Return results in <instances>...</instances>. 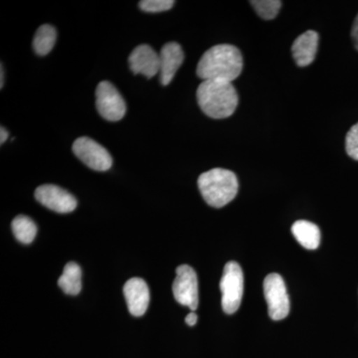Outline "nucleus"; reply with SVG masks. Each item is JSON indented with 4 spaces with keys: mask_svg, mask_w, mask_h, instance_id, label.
Returning a JSON list of instances; mask_svg holds the SVG:
<instances>
[{
    "mask_svg": "<svg viewBox=\"0 0 358 358\" xmlns=\"http://www.w3.org/2000/svg\"><path fill=\"white\" fill-rule=\"evenodd\" d=\"M243 70V56L237 47L220 44L205 52L197 65V76L203 81L216 80L232 83Z\"/></svg>",
    "mask_w": 358,
    "mask_h": 358,
    "instance_id": "f257e3e1",
    "label": "nucleus"
},
{
    "mask_svg": "<svg viewBox=\"0 0 358 358\" xmlns=\"http://www.w3.org/2000/svg\"><path fill=\"white\" fill-rule=\"evenodd\" d=\"M197 103L205 115L212 119H226L237 109L238 94L232 83L207 80L199 85Z\"/></svg>",
    "mask_w": 358,
    "mask_h": 358,
    "instance_id": "f03ea898",
    "label": "nucleus"
},
{
    "mask_svg": "<svg viewBox=\"0 0 358 358\" xmlns=\"http://www.w3.org/2000/svg\"><path fill=\"white\" fill-rule=\"evenodd\" d=\"M199 188L206 203L221 208L236 197L238 179L228 169H214L199 176Z\"/></svg>",
    "mask_w": 358,
    "mask_h": 358,
    "instance_id": "7ed1b4c3",
    "label": "nucleus"
},
{
    "mask_svg": "<svg viewBox=\"0 0 358 358\" xmlns=\"http://www.w3.org/2000/svg\"><path fill=\"white\" fill-rule=\"evenodd\" d=\"M220 289L224 313L233 315L239 310L244 293V275L239 264L234 261L226 264L221 278Z\"/></svg>",
    "mask_w": 358,
    "mask_h": 358,
    "instance_id": "20e7f679",
    "label": "nucleus"
},
{
    "mask_svg": "<svg viewBox=\"0 0 358 358\" xmlns=\"http://www.w3.org/2000/svg\"><path fill=\"white\" fill-rule=\"evenodd\" d=\"M264 294L268 305V315L273 320L288 317L291 303L286 285L279 274H270L264 281Z\"/></svg>",
    "mask_w": 358,
    "mask_h": 358,
    "instance_id": "39448f33",
    "label": "nucleus"
},
{
    "mask_svg": "<svg viewBox=\"0 0 358 358\" xmlns=\"http://www.w3.org/2000/svg\"><path fill=\"white\" fill-rule=\"evenodd\" d=\"M96 107L99 114L110 122L121 121L127 105L120 92L108 81L101 82L96 89Z\"/></svg>",
    "mask_w": 358,
    "mask_h": 358,
    "instance_id": "423d86ee",
    "label": "nucleus"
},
{
    "mask_svg": "<svg viewBox=\"0 0 358 358\" xmlns=\"http://www.w3.org/2000/svg\"><path fill=\"white\" fill-rule=\"evenodd\" d=\"M73 152L78 159L93 171H107L113 166L110 152L100 143L86 136L74 141Z\"/></svg>",
    "mask_w": 358,
    "mask_h": 358,
    "instance_id": "0eeeda50",
    "label": "nucleus"
},
{
    "mask_svg": "<svg viewBox=\"0 0 358 358\" xmlns=\"http://www.w3.org/2000/svg\"><path fill=\"white\" fill-rule=\"evenodd\" d=\"M174 298L180 305L194 312L199 307V281L195 271L190 266L181 265L176 268L173 285Z\"/></svg>",
    "mask_w": 358,
    "mask_h": 358,
    "instance_id": "6e6552de",
    "label": "nucleus"
},
{
    "mask_svg": "<svg viewBox=\"0 0 358 358\" xmlns=\"http://www.w3.org/2000/svg\"><path fill=\"white\" fill-rule=\"evenodd\" d=\"M35 199L43 206L57 213H70L77 208V200L57 185H44L35 190Z\"/></svg>",
    "mask_w": 358,
    "mask_h": 358,
    "instance_id": "1a4fd4ad",
    "label": "nucleus"
},
{
    "mask_svg": "<svg viewBox=\"0 0 358 358\" xmlns=\"http://www.w3.org/2000/svg\"><path fill=\"white\" fill-rule=\"evenodd\" d=\"M129 64L134 74H141L150 79L159 74V53L155 52L150 45L141 44L131 52Z\"/></svg>",
    "mask_w": 358,
    "mask_h": 358,
    "instance_id": "9d476101",
    "label": "nucleus"
},
{
    "mask_svg": "<svg viewBox=\"0 0 358 358\" xmlns=\"http://www.w3.org/2000/svg\"><path fill=\"white\" fill-rule=\"evenodd\" d=\"M185 60V53L180 45L176 42H169L164 45L159 52V78L164 86L171 84L176 72Z\"/></svg>",
    "mask_w": 358,
    "mask_h": 358,
    "instance_id": "9b49d317",
    "label": "nucleus"
},
{
    "mask_svg": "<svg viewBox=\"0 0 358 358\" xmlns=\"http://www.w3.org/2000/svg\"><path fill=\"white\" fill-rule=\"evenodd\" d=\"M129 313L134 317H141L148 310L150 303V289L148 284L141 278H133L124 287Z\"/></svg>",
    "mask_w": 358,
    "mask_h": 358,
    "instance_id": "f8f14e48",
    "label": "nucleus"
},
{
    "mask_svg": "<svg viewBox=\"0 0 358 358\" xmlns=\"http://www.w3.org/2000/svg\"><path fill=\"white\" fill-rule=\"evenodd\" d=\"M319 46V34L313 30L303 33L294 40L292 53L299 67H307L312 64L317 55Z\"/></svg>",
    "mask_w": 358,
    "mask_h": 358,
    "instance_id": "ddd939ff",
    "label": "nucleus"
},
{
    "mask_svg": "<svg viewBox=\"0 0 358 358\" xmlns=\"http://www.w3.org/2000/svg\"><path fill=\"white\" fill-rule=\"evenodd\" d=\"M292 233L296 241L308 250L319 248L320 243V231L315 224L310 221L299 220L292 226Z\"/></svg>",
    "mask_w": 358,
    "mask_h": 358,
    "instance_id": "4468645a",
    "label": "nucleus"
},
{
    "mask_svg": "<svg viewBox=\"0 0 358 358\" xmlns=\"http://www.w3.org/2000/svg\"><path fill=\"white\" fill-rule=\"evenodd\" d=\"M58 285L65 294L76 296L82 289V271L74 262L68 263L59 278Z\"/></svg>",
    "mask_w": 358,
    "mask_h": 358,
    "instance_id": "2eb2a0df",
    "label": "nucleus"
},
{
    "mask_svg": "<svg viewBox=\"0 0 358 358\" xmlns=\"http://www.w3.org/2000/svg\"><path fill=\"white\" fill-rule=\"evenodd\" d=\"M56 39H57V32L53 26L49 24L40 26L33 39V48L35 53L39 56H45L50 53L55 46Z\"/></svg>",
    "mask_w": 358,
    "mask_h": 358,
    "instance_id": "dca6fc26",
    "label": "nucleus"
},
{
    "mask_svg": "<svg viewBox=\"0 0 358 358\" xmlns=\"http://www.w3.org/2000/svg\"><path fill=\"white\" fill-rule=\"evenodd\" d=\"M13 232L18 241L23 244H30L37 234V226L31 218L20 215L13 221Z\"/></svg>",
    "mask_w": 358,
    "mask_h": 358,
    "instance_id": "f3484780",
    "label": "nucleus"
},
{
    "mask_svg": "<svg viewBox=\"0 0 358 358\" xmlns=\"http://www.w3.org/2000/svg\"><path fill=\"white\" fill-rule=\"evenodd\" d=\"M257 14L265 20H272L280 13L282 1L280 0H253L250 1Z\"/></svg>",
    "mask_w": 358,
    "mask_h": 358,
    "instance_id": "a211bd4d",
    "label": "nucleus"
},
{
    "mask_svg": "<svg viewBox=\"0 0 358 358\" xmlns=\"http://www.w3.org/2000/svg\"><path fill=\"white\" fill-rule=\"evenodd\" d=\"M176 2L173 0H143L138 3L141 10L145 13H164L173 8Z\"/></svg>",
    "mask_w": 358,
    "mask_h": 358,
    "instance_id": "6ab92c4d",
    "label": "nucleus"
},
{
    "mask_svg": "<svg viewBox=\"0 0 358 358\" xmlns=\"http://www.w3.org/2000/svg\"><path fill=\"white\" fill-rule=\"evenodd\" d=\"M345 150L352 159L358 160V122L346 134Z\"/></svg>",
    "mask_w": 358,
    "mask_h": 358,
    "instance_id": "aec40b11",
    "label": "nucleus"
},
{
    "mask_svg": "<svg viewBox=\"0 0 358 358\" xmlns=\"http://www.w3.org/2000/svg\"><path fill=\"white\" fill-rule=\"evenodd\" d=\"M352 37L353 40V43H355V47L358 50V14L357 18H355V23H353Z\"/></svg>",
    "mask_w": 358,
    "mask_h": 358,
    "instance_id": "412c9836",
    "label": "nucleus"
},
{
    "mask_svg": "<svg viewBox=\"0 0 358 358\" xmlns=\"http://www.w3.org/2000/svg\"><path fill=\"white\" fill-rule=\"evenodd\" d=\"M197 320H199V317H197L196 313L192 312L185 317V322L187 324V326L193 327L196 324Z\"/></svg>",
    "mask_w": 358,
    "mask_h": 358,
    "instance_id": "4be33fe9",
    "label": "nucleus"
},
{
    "mask_svg": "<svg viewBox=\"0 0 358 358\" xmlns=\"http://www.w3.org/2000/svg\"><path fill=\"white\" fill-rule=\"evenodd\" d=\"M8 136L9 134L7 129L1 127V129H0V143H1V145L6 143L7 138H8Z\"/></svg>",
    "mask_w": 358,
    "mask_h": 358,
    "instance_id": "5701e85b",
    "label": "nucleus"
},
{
    "mask_svg": "<svg viewBox=\"0 0 358 358\" xmlns=\"http://www.w3.org/2000/svg\"><path fill=\"white\" fill-rule=\"evenodd\" d=\"M1 81H0V88H3V84H4V74H3V66L1 65Z\"/></svg>",
    "mask_w": 358,
    "mask_h": 358,
    "instance_id": "b1692460",
    "label": "nucleus"
}]
</instances>
